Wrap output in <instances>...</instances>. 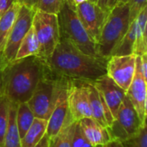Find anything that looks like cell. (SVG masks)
I'll list each match as a JSON object with an SVG mask.
<instances>
[{
    "instance_id": "1",
    "label": "cell",
    "mask_w": 147,
    "mask_h": 147,
    "mask_svg": "<svg viewBox=\"0 0 147 147\" xmlns=\"http://www.w3.org/2000/svg\"><path fill=\"white\" fill-rule=\"evenodd\" d=\"M43 61L47 71L54 78L93 82L107 74L108 59L85 54L63 38Z\"/></svg>"
},
{
    "instance_id": "2",
    "label": "cell",
    "mask_w": 147,
    "mask_h": 147,
    "mask_svg": "<svg viewBox=\"0 0 147 147\" xmlns=\"http://www.w3.org/2000/svg\"><path fill=\"white\" fill-rule=\"evenodd\" d=\"M44 73V61L38 56L15 60L2 71L1 95L17 104L27 102Z\"/></svg>"
},
{
    "instance_id": "3",
    "label": "cell",
    "mask_w": 147,
    "mask_h": 147,
    "mask_svg": "<svg viewBox=\"0 0 147 147\" xmlns=\"http://www.w3.org/2000/svg\"><path fill=\"white\" fill-rule=\"evenodd\" d=\"M130 25L129 9L127 3H117L109 12L96 43L98 55L109 59L126 34Z\"/></svg>"
},
{
    "instance_id": "4",
    "label": "cell",
    "mask_w": 147,
    "mask_h": 147,
    "mask_svg": "<svg viewBox=\"0 0 147 147\" xmlns=\"http://www.w3.org/2000/svg\"><path fill=\"white\" fill-rule=\"evenodd\" d=\"M57 16L59 38L69 40L85 54L101 58L97 53L96 44L83 27L73 8L65 3Z\"/></svg>"
},
{
    "instance_id": "5",
    "label": "cell",
    "mask_w": 147,
    "mask_h": 147,
    "mask_svg": "<svg viewBox=\"0 0 147 147\" xmlns=\"http://www.w3.org/2000/svg\"><path fill=\"white\" fill-rule=\"evenodd\" d=\"M65 80V78L51 76L45 67L44 76L39 81L33 95L27 102L35 118L48 121L60 86Z\"/></svg>"
},
{
    "instance_id": "6",
    "label": "cell",
    "mask_w": 147,
    "mask_h": 147,
    "mask_svg": "<svg viewBox=\"0 0 147 147\" xmlns=\"http://www.w3.org/2000/svg\"><path fill=\"white\" fill-rule=\"evenodd\" d=\"M32 27L34 29L40 45L38 57L47 59L52 55L59 41L58 16L55 14L35 10Z\"/></svg>"
},
{
    "instance_id": "7",
    "label": "cell",
    "mask_w": 147,
    "mask_h": 147,
    "mask_svg": "<svg viewBox=\"0 0 147 147\" xmlns=\"http://www.w3.org/2000/svg\"><path fill=\"white\" fill-rule=\"evenodd\" d=\"M35 9L21 5L17 17L11 28V31L7 39L3 53L1 57L3 68L9 63L15 60L20 43L32 27Z\"/></svg>"
},
{
    "instance_id": "8",
    "label": "cell",
    "mask_w": 147,
    "mask_h": 147,
    "mask_svg": "<svg viewBox=\"0 0 147 147\" xmlns=\"http://www.w3.org/2000/svg\"><path fill=\"white\" fill-rule=\"evenodd\" d=\"M145 125L146 124L141 122L133 104L126 96L117 111L113 125L109 129L113 140L122 141L138 133Z\"/></svg>"
},
{
    "instance_id": "9",
    "label": "cell",
    "mask_w": 147,
    "mask_h": 147,
    "mask_svg": "<svg viewBox=\"0 0 147 147\" xmlns=\"http://www.w3.org/2000/svg\"><path fill=\"white\" fill-rule=\"evenodd\" d=\"M74 10L83 27L96 44L111 9H104L86 0L77 5Z\"/></svg>"
},
{
    "instance_id": "10",
    "label": "cell",
    "mask_w": 147,
    "mask_h": 147,
    "mask_svg": "<svg viewBox=\"0 0 147 147\" xmlns=\"http://www.w3.org/2000/svg\"><path fill=\"white\" fill-rule=\"evenodd\" d=\"M68 118L72 122L91 117L85 81L70 80L68 86Z\"/></svg>"
},
{
    "instance_id": "11",
    "label": "cell",
    "mask_w": 147,
    "mask_h": 147,
    "mask_svg": "<svg viewBox=\"0 0 147 147\" xmlns=\"http://www.w3.org/2000/svg\"><path fill=\"white\" fill-rule=\"evenodd\" d=\"M136 55H113L107 62V75L127 91L134 77Z\"/></svg>"
},
{
    "instance_id": "12",
    "label": "cell",
    "mask_w": 147,
    "mask_h": 147,
    "mask_svg": "<svg viewBox=\"0 0 147 147\" xmlns=\"http://www.w3.org/2000/svg\"><path fill=\"white\" fill-rule=\"evenodd\" d=\"M70 80H65L59 90V94L52 110L50 117L47 121V127L46 134L49 139L56 136L65 126L68 118V86Z\"/></svg>"
},
{
    "instance_id": "13",
    "label": "cell",
    "mask_w": 147,
    "mask_h": 147,
    "mask_svg": "<svg viewBox=\"0 0 147 147\" xmlns=\"http://www.w3.org/2000/svg\"><path fill=\"white\" fill-rule=\"evenodd\" d=\"M92 84L106 102L113 117L115 119L117 111L126 97V91L107 74L93 81Z\"/></svg>"
},
{
    "instance_id": "14",
    "label": "cell",
    "mask_w": 147,
    "mask_h": 147,
    "mask_svg": "<svg viewBox=\"0 0 147 147\" xmlns=\"http://www.w3.org/2000/svg\"><path fill=\"white\" fill-rule=\"evenodd\" d=\"M126 96L133 104L141 122L143 124H146V79L141 75L137 66H135V74L127 90L126 91Z\"/></svg>"
},
{
    "instance_id": "15",
    "label": "cell",
    "mask_w": 147,
    "mask_h": 147,
    "mask_svg": "<svg viewBox=\"0 0 147 147\" xmlns=\"http://www.w3.org/2000/svg\"><path fill=\"white\" fill-rule=\"evenodd\" d=\"M85 85L88 91L91 117L103 127H110L115 121V118L113 117L106 102L102 98L92 82H85Z\"/></svg>"
},
{
    "instance_id": "16",
    "label": "cell",
    "mask_w": 147,
    "mask_h": 147,
    "mask_svg": "<svg viewBox=\"0 0 147 147\" xmlns=\"http://www.w3.org/2000/svg\"><path fill=\"white\" fill-rule=\"evenodd\" d=\"M81 131L92 147L105 145L113 140L109 127H103L92 117H87L78 121Z\"/></svg>"
},
{
    "instance_id": "17",
    "label": "cell",
    "mask_w": 147,
    "mask_h": 147,
    "mask_svg": "<svg viewBox=\"0 0 147 147\" xmlns=\"http://www.w3.org/2000/svg\"><path fill=\"white\" fill-rule=\"evenodd\" d=\"M20 7L21 4L19 3H13L9 9L0 17V59L3 53L9 34L17 17Z\"/></svg>"
},
{
    "instance_id": "18",
    "label": "cell",
    "mask_w": 147,
    "mask_h": 147,
    "mask_svg": "<svg viewBox=\"0 0 147 147\" xmlns=\"http://www.w3.org/2000/svg\"><path fill=\"white\" fill-rule=\"evenodd\" d=\"M17 103L10 102L9 110V121L2 147H21V137L16 121Z\"/></svg>"
},
{
    "instance_id": "19",
    "label": "cell",
    "mask_w": 147,
    "mask_h": 147,
    "mask_svg": "<svg viewBox=\"0 0 147 147\" xmlns=\"http://www.w3.org/2000/svg\"><path fill=\"white\" fill-rule=\"evenodd\" d=\"M47 121L34 118L31 127L21 139V147H35L47 132Z\"/></svg>"
},
{
    "instance_id": "20",
    "label": "cell",
    "mask_w": 147,
    "mask_h": 147,
    "mask_svg": "<svg viewBox=\"0 0 147 147\" xmlns=\"http://www.w3.org/2000/svg\"><path fill=\"white\" fill-rule=\"evenodd\" d=\"M136 22V40L134 47V54L141 56L147 53L146 22L147 9L145 8L138 16Z\"/></svg>"
},
{
    "instance_id": "21",
    "label": "cell",
    "mask_w": 147,
    "mask_h": 147,
    "mask_svg": "<svg viewBox=\"0 0 147 147\" xmlns=\"http://www.w3.org/2000/svg\"><path fill=\"white\" fill-rule=\"evenodd\" d=\"M40 51V45L33 27L28 31L22 42L20 43L15 60L24 59L30 56H38ZM14 60V61H15Z\"/></svg>"
},
{
    "instance_id": "22",
    "label": "cell",
    "mask_w": 147,
    "mask_h": 147,
    "mask_svg": "<svg viewBox=\"0 0 147 147\" xmlns=\"http://www.w3.org/2000/svg\"><path fill=\"white\" fill-rule=\"evenodd\" d=\"M34 118L35 117L27 102L17 104L16 121L21 139L24 136L26 132L31 127Z\"/></svg>"
},
{
    "instance_id": "23",
    "label": "cell",
    "mask_w": 147,
    "mask_h": 147,
    "mask_svg": "<svg viewBox=\"0 0 147 147\" xmlns=\"http://www.w3.org/2000/svg\"><path fill=\"white\" fill-rule=\"evenodd\" d=\"M136 40V22L134 21L130 23L129 28L124 35V37L121 39L118 46L115 47L114 52L112 53V55H130L134 54V47Z\"/></svg>"
},
{
    "instance_id": "24",
    "label": "cell",
    "mask_w": 147,
    "mask_h": 147,
    "mask_svg": "<svg viewBox=\"0 0 147 147\" xmlns=\"http://www.w3.org/2000/svg\"><path fill=\"white\" fill-rule=\"evenodd\" d=\"M76 122L67 118L66 122L60 132L49 140V147H71V142Z\"/></svg>"
},
{
    "instance_id": "25",
    "label": "cell",
    "mask_w": 147,
    "mask_h": 147,
    "mask_svg": "<svg viewBox=\"0 0 147 147\" xmlns=\"http://www.w3.org/2000/svg\"><path fill=\"white\" fill-rule=\"evenodd\" d=\"M10 101L4 96L0 95V147L3 146V137L9 121V110Z\"/></svg>"
},
{
    "instance_id": "26",
    "label": "cell",
    "mask_w": 147,
    "mask_h": 147,
    "mask_svg": "<svg viewBox=\"0 0 147 147\" xmlns=\"http://www.w3.org/2000/svg\"><path fill=\"white\" fill-rule=\"evenodd\" d=\"M119 142L123 147H147V126H143L138 133Z\"/></svg>"
},
{
    "instance_id": "27",
    "label": "cell",
    "mask_w": 147,
    "mask_h": 147,
    "mask_svg": "<svg viewBox=\"0 0 147 147\" xmlns=\"http://www.w3.org/2000/svg\"><path fill=\"white\" fill-rule=\"evenodd\" d=\"M65 0H37L35 9L58 15Z\"/></svg>"
},
{
    "instance_id": "28",
    "label": "cell",
    "mask_w": 147,
    "mask_h": 147,
    "mask_svg": "<svg viewBox=\"0 0 147 147\" xmlns=\"http://www.w3.org/2000/svg\"><path fill=\"white\" fill-rule=\"evenodd\" d=\"M147 0H127L126 3L129 9V22L130 23L136 20L139 14L146 8Z\"/></svg>"
},
{
    "instance_id": "29",
    "label": "cell",
    "mask_w": 147,
    "mask_h": 147,
    "mask_svg": "<svg viewBox=\"0 0 147 147\" xmlns=\"http://www.w3.org/2000/svg\"><path fill=\"white\" fill-rule=\"evenodd\" d=\"M71 147H92L83 134L78 122H76L71 142Z\"/></svg>"
},
{
    "instance_id": "30",
    "label": "cell",
    "mask_w": 147,
    "mask_h": 147,
    "mask_svg": "<svg viewBox=\"0 0 147 147\" xmlns=\"http://www.w3.org/2000/svg\"><path fill=\"white\" fill-rule=\"evenodd\" d=\"M16 0H0V17L9 9L13 3Z\"/></svg>"
},
{
    "instance_id": "31",
    "label": "cell",
    "mask_w": 147,
    "mask_h": 147,
    "mask_svg": "<svg viewBox=\"0 0 147 147\" xmlns=\"http://www.w3.org/2000/svg\"><path fill=\"white\" fill-rule=\"evenodd\" d=\"M16 2L19 3L21 5H24L28 8L35 9V5L37 3V0H16Z\"/></svg>"
},
{
    "instance_id": "32",
    "label": "cell",
    "mask_w": 147,
    "mask_h": 147,
    "mask_svg": "<svg viewBox=\"0 0 147 147\" xmlns=\"http://www.w3.org/2000/svg\"><path fill=\"white\" fill-rule=\"evenodd\" d=\"M90 1L104 9H110L109 8V0H90Z\"/></svg>"
},
{
    "instance_id": "33",
    "label": "cell",
    "mask_w": 147,
    "mask_h": 147,
    "mask_svg": "<svg viewBox=\"0 0 147 147\" xmlns=\"http://www.w3.org/2000/svg\"><path fill=\"white\" fill-rule=\"evenodd\" d=\"M49 140H50L49 137L47 134H45L44 137L41 139V140L36 145L35 147H49Z\"/></svg>"
},
{
    "instance_id": "34",
    "label": "cell",
    "mask_w": 147,
    "mask_h": 147,
    "mask_svg": "<svg viewBox=\"0 0 147 147\" xmlns=\"http://www.w3.org/2000/svg\"><path fill=\"white\" fill-rule=\"evenodd\" d=\"M84 1H86V0H65V3H68L71 8L74 9L77 5H78L79 3H81Z\"/></svg>"
},
{
    "instance_id": "35",
    "label": "cell",
    "mask_w": 147,
    "mask_h": 147,
    "mask_svg": "<svg viewBox=\"0 0 147 147\" xmlns=\"http://www.w3.org/2000/svg\"><path fill=\"white\" fill-rule=\"evenodd\" d=\"M96 147H118V146H117L116 142H115V140H112V141H110V142H109V143H107V144H105V145L98 146H96Z\"/></svg>"
},
{
    "instance_id": "36",
    "label": "cell",
    "mask_w": 147,
    "mask_h": 147,
    "mask_svg": "<svg viewBox=\"0 0 147 147\" xmlns=\"http://www.w3.org/2000/svg\"><path fill=\"white\" fill-rule=\"evenodd\" d=\"M118 3V0H109V8L112 9Z\"/></svg>"
},
{
    "instance_id": "37",
    "label": "cell",
    "mask_w": 147,
    "mask_h": 147,
    "mask_svg": "<svg viewBox=\"0 0 147 147\" xmlns=\"http://www.w3.org/2000/svg\"><path fill=\"white\" fill-rule=\"evenodd\" d=\"M3 69V65L2 61L0 59V95H1V73H2Z\"/></svg>"
},
{
    "instance_id": "38",
    "label": "cell",
    "mask_w": 147,
    "mask_h": 147,
    "mask_svg": "<svg viewBox=\"0 0 147 147\" xmlns=\"http://www.w3.org/2000/svg\"><path fill=\"white\" fill-rule=\"evenodd\" d=\"M127 2V0H118L117 3H126Z\"/></svg>"
},
{
    "instance_id": "39",
    "label": "cell",
    "mask_w": 147,
    "mask_h": 147,
    "mask_svg": "<svg viewBox=\"0 0 147 147\" xmlns=\"http://www.w3.org/2000/svg\"><path fill=\"white\" fill-rule=\"evenodd\" d=\"M115 141L116 142V144H117V146H118V147H123L122 146H121V143H120L119 141H117V140H115Z\"/></svg>"
}]
</instances>
